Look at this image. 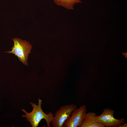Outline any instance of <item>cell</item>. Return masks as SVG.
Returning a JSON list of instances; mask_svg holds the SVG:
<instances>
[{"instance_id":"5","label":"cell","mask_w":127,"mask_h":127,"mask_svg":"<svg viewBox=\"0 0 127 127\" xmlns=\"http://www.w3.org/2000/svg\"><path fill=\"white\" fill-rule=\"evenodd\" d=\"M87 109L86 105L81 106L76 108L71 113L70 116L65 121L64 127H81L87 113Z\"/></svg>"},{"instance_id":"1","label":"cell","mask_w":127,"mask_h":127,"mask_svg":"<svg viewBox=\"0 0 127 127\" xmlns=\"http://www.w3.org/2000/svg\"><path fill=\"white\" fill-rule=\"evenodd\" d=\"M38 104L31 102L30 104L33 107V109L30 112H28L24 109H21L25 114L24 115H22L23 117H25L27 120L29 122L32 127H36L43 119L46 121L48 127H50L51 121L54 115L52 112H49L48 114H45L42 110L41 104L42 101L39 98L38 100Z\"/></svg>"},{"instance_id":"7","label":"cell","mask_w":127,"mask_h":127,"mask_svg":"<svg viewBox=\"0 0 127 127\" xmlns=\"http://www.w3.org/2000/svg\"><path fill=\"white\" fill-rule=\"evenodd\" d=\"M54 3L58 5L63 7L69 10L73 9L74 5L81 3L80 0H53Z\"/></svg>"},{"instance_id":"6","label":"cell","mask_w":127,"mask_h":127,"mask_svg":"<svg viewBox=\"0 0 127 127\" xmlns=\"http://www.w3.org/2000/svg\"><path fill=\"white\" fill-rule=\"evenodd\" d=\"M96 114L89 112L86 113L81 127H105L103 124L96 120Z\"/></svg>"},{"instance_id":"3","label":"cell","mask_w":127,"mask_h":127,"mask_svg":"<svg viewBox=\"0 0 127 127\" xmlns=\"http://www.w3.org/2000/svg\"><path fill=\"white\" fill-rule=\"evenodd\" d=\"M77 108L74 104L62 105L56 111L51 122L53 127H63L65 121L70 116L71 112Z\"/></svg>"},{"instance_id":"4","label":"cell","mask_w":127,"mask_h":127,"mask_svg":"<svg viewBox=\"0 0 127 127\" xmlns=\"http://www.w3.org/2000/svg\"><path fill=\"white\" fill-rule=\"evenodd\" d=\"M115 111L108 108H105L102 113L96 117L97 121L104 125L107 127H118L123 123L125 119L122 118L118 119L114 116Z\"/></svg>"},{"instance_id":"8","label":"cell","mask_w":127,"mask_h":127,"mask_svg":"<svg viewBox=\"0 0 127 127\" xmlns=\"http://www.w3.org/2000/svg\"><path fill=\"white\" fill-rule=\"evenodd\" d=\"M123 124L119 125V127H127V123H123Z\"/></svg>"},{"instance_id":"2","label":"cell","mask_w":127,"mask_h":127,"mask_svg":"<svg viewBox=\"0 0 127 127\" xmlns=\"http://www.w3.org/2000/svg\"><path fill=\"white\" fill-rule=\"evenodd\" d=\"M12 40L14 42L12 50L5 52L12 53L18 58L24 64L28 65L27 60L28 54L31 53L32 46L28 42L15 38Z\"/></svg>"}]
</instances>
